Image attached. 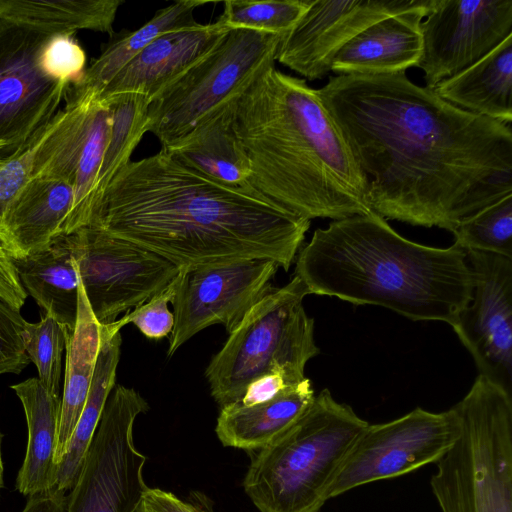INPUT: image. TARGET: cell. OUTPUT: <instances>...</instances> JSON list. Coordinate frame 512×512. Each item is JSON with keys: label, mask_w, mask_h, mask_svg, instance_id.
I'll return each mask as SVG.
<instances>
[{"label": "cell", "mask_w": 512, "mask_h": 512, "mask_svg": "<svg viewBox=\"0 0 512 512\" xmlns=\"http://www.w3.org/2000/svg\"><path fill=\"white\" fill-rule=\"evenodd\" d=\"M312 0H228L215 22L225 29H246L281 35L287 34L307 11Z\"/></svg>", "instance_id": "4dcf8cb0"}, {"label": "cell", "mask_w": 512, "mask_h": 512, "mask_svg": "<svg viewBox=\"0 0 512 512\" xmlns=\"http://www.w3.org/2000/svg\"><path fill=\"white\" fill-rule=\"evenodd\" d=\"M122 338L101 325L100 349L88 396L70 437L67 451L55 473L54 491L65 494L74 486L98 427L106 401L116 385Z\"/></svg>", "instance_id": "4316f807"}, {"label": "cell", "mask_w": 512, "mask_h": 512, "mask_svg": "<svg viewBox=\"0 0 512 512\" xmlns=\"http://www.w3.org/2000/svg\"><path fill=\"white\" fill-rule=\"evenodd\" d=\"M453 409L460 433L430 479L441 512H512V395L479 374Z\"/></svg>", "instance_id": "8992f818"}, {"label": "cell", "mask_w": 512, "mask_h": 512, "mask_svg": "<svg viewBox=\"0 0 512 512\" xmlns=\"http://www.w3.org/2000/svg\"><path fill=\"white\" fill-rule=\"evenodd\" d=\"M459 433L453 407L443 412L417 407L392 421L368 424L335 478L329 499L436 463L453 446Z\"/></svg>", "instance_id": "8fae6325"}, {"label": "cell", "mask_w": 512, "mask_h": 512, "mask_svg": "<svg viewBox=\"0 0 512 512\" xmlns=\"http://www.w3.org/2000/svg\"><path fill=\"white\" fill-rule=\"evenodd\" d=\"M101 101L110 108L111 128L99 171L95 202L113 177L131 161L133 151L149 129L150 101L145 96L124 93Z\"/></svg>", "instance_id": "f546056e"}, {"label": "cell", "mask_w": 512, "mask_h": 512, "mask_svg": "<svg viewBox=\"0 0 512 512\" xmlns=\"http://www.w3.org/2000/svg\"><path fill=\"white\" fill-rule=\"evenodd\" d=\"M27 295L44 313L73 331L78 312L80 280L69 235H61L41 251L13 259Z\"/></svg>", "instance_id": "d4e9b609"}, {"label": "cell", "mask_w": 512, "mask_h": 512, "mask_svg": "<svg viewBox=\"0 0 512 512\" xmlns=\"http://www.w3.org/2000/svg\"><path fill=\"white\" fill-rule=\"evenodd\" d=\"M149 409L133 388L115 385L103 409L81 471L66 496L65 512H137L148 488L146 457L135 446L133 426Z\"/></svg>", "instance_id": "9c48e42d"}, {"label": "cell", "mask_w": 512, "mask_h": 512, "mask_svg": "<svg viewBox=\"0 0 512 512\" xmlns=\"http://www.w3.org/2000/svg\"><path fill=\"white\" fill-rule=\"evenodd\" d=\"M25 323L20 311L0 300V375L20 374L30 362L22 341Z\"/></svg>", "instance_id": "8d00e7d4"}, {"label": "cell", "mask_w": 512, "mask_h": 512, "mask_svg": "<svg viewBox=\"0 0 512 512\" xmlns=\"http://www.w3.org/2000/svg\"><path fill=\"white\" fill-rule=\"evenodd\" d=\"M85 226L152 251L179 269L269 259L288 271L310 220L248 185L210 180L160 150L130 161L113 177Z\"/></svg>", "instance_id": "7a4b0ae2"}, {"label": "cell", "mask_w": 512, "mask_h": 512, "mask_svg": "<svg viewBox=\"0 0 512 512\" xmlns=\"http://www.w3.org/2000/svg\"><path fill=\"white\" fill-rule=\"evenodd\" d=\"M1 443H2V433L0 432V490L3 486V461H2V451H1Z\"/></svg>", "instance_id": "b9f144b4"}, {"label": "cell", "mask_w": 512, "mask_h": 512, "mask_svg": "<svg viewBox=\"0 0 512 512\" xmlns=\"http://www.w3.org/2000/svg\"><path fill=\"white\" fill-rule=\"evenodd\" d=\"M315 397L311 381L304 378L270 401L244 406L239 401L221 407L215 432L227 447L259 450L286 431Z\"/></svg>", "instance_id": "7402d4cb"}, {"label": "cell", "mask_w": 512, "mask_h": 512, "mask_svg": "<svg viewBox=\"0 0 512 512\" xmlns=\"http://www.w3.org/2000/svg\"><path fill=\"white\" fill-rule=\"evenodd\" d=\"M433 6L389 16L365 28L336 53L331 71L395 74L417 66L422 53L421 22Z\"/></svg>", "instance_id": "ffe728a7"}, {"label": "cell", "mask_w": 512, "mask_h": 512, "mask_svg": "<svg viewBox=\"0 0 512 512\" xmlns=\"http://www.w3.org/2000/svg\"><path fill=\"white\" fill-rule=\"evenodd\" d=\"M179 274V273H178ZM178 284V275L160 292L130 313L110 323V327L120 332V329L133 323L139 331L150 339H161L171 334L174 327V315L168 309L172 302Z\"/></svg>", "instance_id": "e575fe53"}, {"label": "cell", "mask_w": 512, "mask_h": 512, "mask_svg": "<svg viewBox=\"0 0 512 512\" xmlns=\"http://www.w3.org/2000/svg\"><path fill=\"white\" fill-rule=\"evenodd\" d=\"M232 105L249 187L310 221L372 212L368 181L317 89L271 65Z\"/></svg>", "instance_id": "3957f363"}, {"label": "cell", "mask_w": 512, "mask_h": 512, "mask_svg": "<svg viewBox=\"0 0 512 512\" xmlns=\"http://www.w3.org/2000/svg\"><path fill=\"white\" fill-rule=\"evenodd\" d=\"M232 100L215 109L183 138L161 150L210 180L242 187L247 185L250 166L234 129Z\"/></svg>", "instance_id": "44dd1931"}, {"label": "cell", "mask_w": 512, "mask_h": 512, "mask_svg": "<svg viewBox=\"0 0 512 512\" xmlns=\"http://www.w3.org/2000/svg\"><path fill=\"white\" fill-rule=\"evenodd\" d=\"M10 388L21 401L28 428L27 450L16 477V489L28 497L53 491L61 398L48 392L36 377Z\"/></svg>", "instance_id": "603a6c76"}, {"label": "cell", "mask_w": 512, "mask_h": 512, "mask_svg": "<svg viewBox=\"0 0 512 512\" xmlns=\"http://www.w3.org/2000/svg\"><path fill=\"white\" fill-rule=\"evenodd\" d=\"M298 384V383H297ZM295 385L282 370L259 376L250 382L239 400L244 406H253L275 398L285 388Z\"/></svg>", "instance_id": "74e56055"}, {"label": "cell", "mask_w": 512, "mask_h": 512, "mask_svg": "<svg viewBox=\"0 0 512 512\" xmlns=\"http://www.w3.org/2000/svg\"><path fill=\"white\" fill-rule=\"evenodd\" d=\"M208 3L202 0H182L158 10L143 26L123 34L107 45L86 68L82 79L71 86L98 98L111 79L154 39L170 31L201 26L193 14L196 8Z\"/></svg>", "instance_id": "f1b7e54d"}, {"label": "cell", "mask_w": 512, "mask_h": 512, "mask_svg": "<svg viewBox=\"0 0 512 512\" xmlns=\"http://www.w3.org/2000/svg\"><path fill=\"white\" fill-rule=\"evenodd\" d=\"M137 512H146V511H144V510H143V508H142V507H140V508H139V510H138Z\"/></svg>", "instance_id": "7bdbcfd3"}, {"label": "cell", "mask_w": 512, "mask_h": 512, "mask_svg": "<svg viewBox=\"0 0 512 512\" xmlns=\"http://www.w3.org/2000/svg\"><path fill=\"white\" fill-rule=\"evenodd\" d=\"M66 495L58 491L36 494L29 497L21 512H65Z\"/></svg>", "instance_id": "60d3db41"}, {"label": "cell", "mask_w": 512, "mask_h": 512, "mask_svg": "<svg viewBox=\"0 0 512 512\" xmlns=\"http://www.w3.org/2000/svg\"><path fill=\"white\" fill-rule=\"evenodd\" d=\"M37 61L44 75L69 86L78 83L86 70V53L72 34L50 36Z\"/></svg>", "instance_id": "836d02e7"}, {"label": "cell", "mask_w": 512, "mask_h": 512, "mask_svg": "<svg viewBox=\"0 0 512 512\" xmlns=\"http://www.w3.org/2000/svg\"><path fill=\"white\" fill-rule=\"evenodd\" d=\"M309 294L295 275L285 286L273 288L229 334L205 370L211 395L221 407L239 401L247 385L263 374L282 370L293 384L305 378L306 363L320 352L314 320L303 306Z\"/></svg>", "instance_id": "52a82bcc"}, {"label": "cell", "mask_w": 512, "mask_h": 512, "mask_svg": "<svg viewBox=\"0 0 512 512\" xmlns=\"http://www.w3.org/2000/svg\"><path fill=\"white\" fill-rule=\"evenodd\" d=\"M27 296L13 259L0 243V300L20 311Z\"/></svg>", "instance_id": "f35d334b"}, {"label": "cell", "mask_w": 512, "mask_h": 512, "mask_svg": "<svg viewBox=\"0 0 512 512\" xmlns=\"http://www.w3.org/2000/svg\"><path fill=\"white\" fill-rule=\"evenodd\" d=\"M141 507L146 512H201L170 492L149 487L143 494Z\"/></svg>", "instance_id": "ab89813d"}, {"label": "cell", "mask_w": 512, "mask_h": 512, "mask_svg": "<svg viewBox=\"0 0 512 512\" xmlns=\"http://www.w3.org/2000/svg\"><path fill=\"white\" fill-rule=\"evenodd\" d=\"M295 275L310 294L450 326L472 291L465 250L456 244L436 248L408 240L374 212L317 229L299 251Z\"/></svg>", "instance_id": "277c9868"}, {"label": "cell", "mask_w": 512, "mask_h": 512, "mask_svg": "<svg viewBox=\"0 0 512 512\" xmlns=\"http://www.w3.org/2000/svg\"><path fill=\"white\" fill-rule=\"evenodd\" d=\"M424 18L417 67L434 89L512 35V0H436Z\"/></svg>", "instance_id": "5bb4252c"}, {"label": "cell", "mask_w": 512, "mask_h": 512, "mask_svg": "<svg viewBox=\"0 0 512 512\" xmlns=\"http://www.w3.org/2000/svg\"><path fill=\"white\" fill-rule=\"evenodd\" d=\"M101 325L95 319L79 285L77 320L66 343L64 387L54 456L55 473L84 408L100 349Z\"/></svg>", "instance_id": "484cf974"}, {"label": "cell", "mask_w": 512, "mask_h": 512, "mask_svg": "<svg viewBox=\"0 0 512 512\" xmlns=\"http://www.w3.org/2000/svg\"><path fill=\"white\" fill-rule=\"evenodd\" d=\"M121 0H0V18L47 36L93 30L114 35Z\"/></svg>", "instance_id": "83f0119b"}, {"label": "cell", "mask_w": 512, "mask_h": 512, "mask_svg": "<svg viewBox=\"0 0 512 512\" xmlns=\"http://www.w3.org/2000/svg\"><path fill=\"white\" fill-rule=\"evenodd\" d=\"M68 235L80 283L100 325L143 304L180 272L154 252L94 227Z\"/></svg>", "instance_id": "30bf717a"}, {"label": "cell", "mask_w": 512, "mask_h": 512, "mask_svg": "<svg viewBox=\"0 0 512 512\" xmlns=\"http://www.w3.org/2000/svg\"><path fill=\"white\" fill-rule=\"evenodd\" d=\"M317 93L382 218L452 232L512 194L510 123L465 111L405 72L336 75Z\"/></svg>", "instance_id": "6da1fadb"}, {"label": "cell", "mask_w": 512, "mask_h": 512, "mask_svg": "<svg viewBox=\"0 0 512 512\" xmlns=\"http://www.w3.org/2000/svg\"><path fill=\"white\" fill-rule=\"evenodd\" d=\"M279 265L269 259H243L180 269L172 300L174 327L167 355L208 326L222 324L232 333L274 287Z\"/></svg>", "instance_id": "7c38bea8"}, {"label": "cell", "mask_w": 512, "mask_h": 512, "mask_svg": "<svg viewBox=\"0 0 512 512\" xmlns=\"http://www.w3.org/2000/svg\"><path fill=\"white\" fill-rule=\"evenodd\" d=\"M368 424L322 390L286 431L254 455L243 480L245 493L260 512H321Z\"/></svg>", "instance_id": "5b68a950"}, {"label": "cell", "mask_w": 512, "mask_h": 512, "mask_svg": "<svg viewBox=\"0 0 512 512\" xmlns=\"http://www.w3.org/2000/svg\"><path fill=\"white\" fill-rule=\"evenodd\" d=\"M66 105L48 122L31 177H51L71 183L73 217L89 213L111 128V112L95 95L68 88Z\"/></svg>", "instance_id": "4fadbf2b"}, {"label": "cell", "mask_w": 512, "mask_h": 512, "mask_svg": "<svg viewBox=\"0 0 512 512\" xmlns=\"http://www.w3.org/2000/svg\"><path fill=\"white\" fill-rule=\"evenodd\" d=\"M70 333L51 313H44L37 323L26 321L22 332L25 352L37 368L40 383L56 396H60L62 353Z\"/></svg>", "instance_id": "d6a6232c"}, {"label": "cell", "mask_w": 512, "mask_h": 512, "mask_svg": "<svg viewBox=\"0 0 512 512\" xmlns=\"http://www.w3.org/2000/svg\"><path fill=\"white\" fill-rule=\"evenodd\" d=\"M436 0H312L278 46L276 60L309 81L331 72L336 53L373 23L430 8Z\"/></svg>", "instance_id": "e0dca14e"}, {"label": "cell", "mask_w": 512, "mask_h": 512, "mask_svg": "<svg viewBox=\"0 0 512 512\" xmlns=\"http://www.w3.org/2000/svg\"><path fill=\"white\" fill-rule=\"evenodd\" d=\"M73 202L71 183L31 177L0 215V243L12 259L46 249L62 235Z\"/></svg>", "instance_id": "d6986e66"}, {"label": "cell", "mask_w": 512, "mask_h": 512, "mask_svg": "<svg viewBox=\"0 0 512 512\" xmlns=\"http://www.w3.org/2000/svg\"><path fill=\"white\" fill-rule=\"evenodd\" d=\"M454 244L512 258V194L483 208L453 231Z\"/></svg>", "instance_id": "1f68e13d"}, {"label": "cell", "mask_w": 512, "mask_h": 512, "mask_svg": "<svg viewBox=\"0 0 512 512\" xmlns=\"http://www.w3.org/2000/svg\"><path fill=\"white\" fill-rule=\"evenodd\" d=\"M471 297L451 326L480 375L512 395V258L467 250Z\"/></svg>", "instance_id": "9a60e30c"}, {"label": "cell", "mask_w": 512, "mask_h": 512, "mask_svg": "<svg viewBox=\"0 0 512 512\" xmlns=\"http://www.w3.org/2000/svg\"><path fill=\"white\" fill-rule=\"evenodd\" d=\"M283 36L230 29L216 46L149 104L148 131L167 148L274 65Z\"/></svg>", "instance_id": "ba28073f"}, {"label": "cell", "mask_w": 512, "mask_h": 512, "mask_svg": "<svg viewBox=\"0 0 512 512\" xmlns=\"http://www.w3.org/2000/svg\"><path fill=\"white\" fill-rule=\"evenodd\" d=\"M50 36L0 18V152L23 147L58 112L70 87L42 73L38 54Z\"/></svg>", "instance_id": "2e32d148"}, {"label": "cell", "mask_w": 512, "mask_h": 512, "mask_svg": "<svg viewBox=\"0 0 512 512\" xmlns=\"http://www.w3.org/2000/svg\"><path fill=\"white\" fill-rule=\"evenodd\" d=\"M433 90L465 111L511 124L512 35L481 60Z\"/></svg>", "instance_id": "cb8c5ba5"}, {"label": "cell", "mask_w": 512, "mask_h": 512, "mask_svg": "<svg viewBox=\"0 0 512 512\" xmlns=\"http://www.w3.org/2000/svg\"><path fill=\"white\" fill-rule=\"evenodd\" d=\"M48 122L19 150L0 156V215L31 178L36 154L46 135Z\"/></svg>", "instance_id": "d590c367"}, {"label": "cell", "mask_w": 512, "mask_h": 512, "mask_svg": "<svg viewBox=\"0 0 512 512\" xmlns=\"http://www.w3.org/2000/svg\"><path fill=\"white\" fill-rule=\"evenodd\" d=\"M228 30L213 23L160 35L111 79L97 99L137 93L151 102L211 51Z\"/></svg>", "instance_id": "ac0fdd59"}]
</instances>
